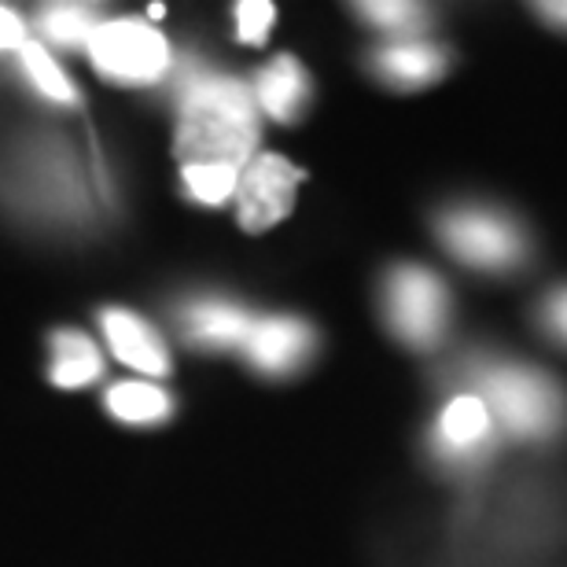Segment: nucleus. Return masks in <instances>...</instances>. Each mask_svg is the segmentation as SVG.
Here are the masks:
<instances>
[{
	"instance_id": "obj_5",
	"label": "nucleus",
	"mask_w": 567,
	"mask_h": 567,
	"mask_svg": "<svg viewBox=\"0 0 567 567\" xmlns=\"http://www.w3.org/2000/svg\"><path fill=\"white\" fill-rule=\"evenodd\" d=\"M486 399H494L502 421L519 435H542L560 421V394L538 372L497 369L486 377Z\"/></svg>"
},
{
	"instance_id": "obj_13",
	"label": "nucleus",
	"mask_w": 567,
	"mask_h": 567,
	"mask_svg": "<svg viewBox=\"0 0 567 567\" xmlns=\"http://www.w3.org/2000/svg\"><path fill=\"white\" fill-rule=\"evenodd\" d=\"M107 410L126 424H155L169 416V399L152 383H118L107 394Z\"/></svg>"
},
{
	"instance_id": "obj_20",
	"label": "nucleus",
	"mask_w": 567,
	"mask_h": 567,
	"mask_svg": "<svg viewBox=\"0 0 567 567\" xmlns=\"http://www.w3.org/2000/svg\"><path fill=\"white\" fill-rule=\"evenodd\" d=\"M27 44V30L22 22L11 16L8 8H0V49H22Z\"/></svg>"
},
{
	"instance_id": "obj_7",
	"label": "nucleus",
	"mask_w": 567,
	"mask_h": 567,
	"mask_svg": "<svg viewBox=\"0 0 567 567\" xmlns=\"http://www.w3.org/2000/svg\"><path fill=\"white\" fill-rule=\"evenodd\" d=\"M310 347H313V332L299 317H262V321L251 324V332L244 339L247 358L262 372L299 369L302 358L310 354Z\"/></svg>"
},
{
	"instance_id": "obj_9",
	"label": "nucleus",
	"mask_w": 567,
	"mask_h": 567,
	"mask_svg": "<svg viewBox=\"0 0 567 567\" xmlns=\"http://www.w3.org/2000/svg\"><path fill=\"white\" fill-rule=\"evenodd\" d=\"M306 96H310V82L299 60L291 55H277L274 63L258 74V104L269 118L277 122H295L302 115Z\"/></svg>"
},
{
	"instance_id": "obj_8",
	"label": "nucleus",
	"mask_w": 567,
	"mask_h": 567,
	"mask_svg": "<svg viewBox=\"0 0 567 567\" xmlns=\"http://www.w3.org/2000/svg\"><path fill=\"white\" fill-rule=\"evenodd\" d=\"M104 332H107L111 350H115V358L126 361L130 369H141L147 377H163L169 369V354H166L163 339L155 336L152 324H144L141 317H133L130 310H107Z\"/></svg>"
},
{
	"instance_id": "obj_1",
	"label": "nucleus",
	"mask_w": 567,
	"mask_h": 567,
	"mask_svg": "<svg viewBox=\"0 0 567 567\" xmlns=\"http://www.w3.org/2000/svg\"><path fill=\"white\" fill-rule=\"evenodd\" d=\"M258 144V104L233 78H199L188 89L177 126V155L185 166L244 169Z\"/></svg>"
},
{
	"instance_id": "obj_3",
	"label": "nucleus",
	"mask_w": 567,
	"mask_h": 567,
	"mask_svg": "<svg viewBox=\"0 0 567 567\" xmlns=\"http://www.w3.org/2000/svg\"><path fill=\"white\" fill-rule=\"evenodd\" d=\"M450 295L435 274L421 266L394 269L388 280V321L410 347H431L446 328Z\"/></svg>"
},
{
	"instance_id": "obj_2",
	"label": "nucleus",
	"mask_w": 567,
	"mask_h": 567,
	"mask_svg": "<svg viewBox=\"0 0 567 567\" xmlns=\"http://www.w3.org/2000/svg\"><path fill=\"white\" fill-rule=\"evenodd\" d=\"M89 55H93L96 71L111 82L144 85L158 82L169 66V49L152 27L133 19L100 22L89 38Z\"/></svg>"
},
{
	"instance_id": "obj_18",
	"label": "nucleus",
	"mask_w": 567,
	"mask_h": 567,
	"mask_svg": "<svg viewBox=\"0 0 567 567\" xmlns=\"http://www.w3.org/2000/svg\"><path fill=\"white\" fill-rule=\"evenodd\" d=\"M277 8L266 4V0H244L236 4V33H240L244 44H262L274 30Z\"/></svg>"
},
{
	"instance_id": "obj_11",
	"label": "nucleus",
	"mask_w": 567,
	"mask_h": 567,
	"mask_svg": "<svg viewBox=\"0 0 567 567\" xmlns=\"http://www.w3.org/2000/svg\"><path fill=\"white\" fill-rule=\"evenodd\" d=\"M251 324H255L251 317H247L240 306H229V302H203L188 313L192 339L210 343V347H233V343L244 347Z\"/></svg>"
},
{
	"instance_id": "obj_21",
	"label": "nucleus",
	"mask_w": 567,
	"mask_h": 567,
	"mask_svg": "<svg viewBox=\"0 0 567 567\" xmlns=\"http://www.w3.org/2000/svg\"><path fill=\"white\" fill-rule=\"evenodd\" d=\"M546 324L557 332L564 343H567V288H560L553 299L546 302Z\"/></svg>"
},
{
	"instance_id": "obj_12",
	"label": "nucleus",
	"mask_w": 567,
	"mask_h": 567,
	"mask_svg": "<svg viewBox=\"0 0 567 567\" xmlns=\"http://www.w3.org/2000/svg\"><path fill=\"white\" fill-rule=\"evenodd\" d=\"M100 377V354L85 336L60 332L52 339V383L60 388H85Z\"/></svg>"
},
{
	"instance_id": "obj_19",
	"label": "nucleus",
	"mask_w": 567,
	"mask_h": 567,
	"mask_svg": "<svg viewBox=\"0 0 567 567\" xmlns=\"http://www.w3.org/2000/svg\"><path fill=\"white\" fill-rule=\"evenodd\" d=\"M358 11L365 19L380 22V27H405V22H413L421 16V8H413V4H361Z\"/></svg>"
},
{
	"instance_id": "obj_4",
	"label": "nucleus",
	"mask_w": 567,
	"mask_h": 567,
	"mask_svg": "<svg viewBox=\"0 0 567 567\" xmlns=\"http://www.w3.org/2000/svg\"><path fill=\"white\" fill-rule=\"evenodd\" d=\"M302 169L280 155H255L236 185V214L247 233H266L295 210Z\"/></svg>"
},
{
	"instance_id": "obj_6",
	"label": "nucleus",
	"mask_w": 567,
	"mask_h": 567,
	"mask_svg": "<svg viewBox=\"0 0 567 567\" xmlns=\"http://www.w3.org/2000/svg\"><path fill=\"white\" fill-rule=\"evenodd\" d=\"M442 240L461 262L480 269H502L519 258V233L513 221L486 210H457L442 221Z\"/></svg>"
},
{
	"instance_id": "obj_10",
	"label": "nucleus",
	"mask_w": 567,
	"mask_h": 567,
	"mask_svg": "<svg viewBox=\"0 0 567 567\" xmlns=\"http://www.w3.org/2000/svg\"><path fill=\"white\" fill-rule=\"evenodd\" d=\"M380 74L394 85H431L446 71V55L431 44H394V49L380 52Z\"/></svg>"
},
{
	"instance_id": "obj_17",
	"label": "nucleus",
	"mask_w": 567,
	"mask_h": 567,
	"mask_svg": "<svg viewBox=\"0 0 567 567\" xmlns=\"http://www.w3.org/2000/svg\"><path fill=\"white\" fill-rule=\"evenodd\" d=\"M185 185L199 203H225L240 185V169L233 166H185Z\"/></svg>"
},
{
	"instance_id": "obj_22",
	"label": "nucleus",
	"mask_w": 567,
	"mask_h": 567,
	"mask_svg": "<svg viewBox=\"0 0 567 567\" xmlns=\"http://www.w3.org/2000/svg\"><path fill=\"white\" fill-rule=\"evenodd\" d=\"M542 19H549V22H560V27H567V4H538L535 8Z\"/></svg>"
},
{
	"instance_id": "obj_14",
	"label": "nucleus",
	"mask_w": 567,
	"mask_h": 567,
	"mask_svg": "<svg viewBox=\"0 0 567 567\" xmlns=\"http://www.w3.org/2000/svg\"><path fill=\"white\" fill-rule=\"evenodd\" d=\"M486 427H491V410L480 394H457L442 413V439L450 446H475L486 435Z\"/></svg>"
},
{
	"instance_id": "obj_16",
	"label": "nucleus",
	"mask_w": 567,
	"mask_h": 567,
	"mask_svg": "<svg viewBox=\"0 0 567 567\" xmlns=\"http://www.w3.org/2000/svg\"><path fill=\"white\" fill-rule=\"evenodd\" d=\"M22 66H27V74L33 78V85L41 89V93H49L52 100H60V104H74V85L66 82L60 66L52 63V55L41 49V44H22Z\"/></svg>"
},
{
	"instance_id": "obj_15",
	"label": "nucleus",
	"mask_w": 567,
	"mask_h": 567,
	"mask_svg": "<svg viewBox=\"0 0 567 567\" xmlns=\"http://www.w3.org/2000/svg\"><path fill=\"white\" fill-rule=\"evenodd\" d=\"M41 27L60 44H89L96 22H93V11L82 4H55V8H44Z\"/></svg>"
}]
</instances>
